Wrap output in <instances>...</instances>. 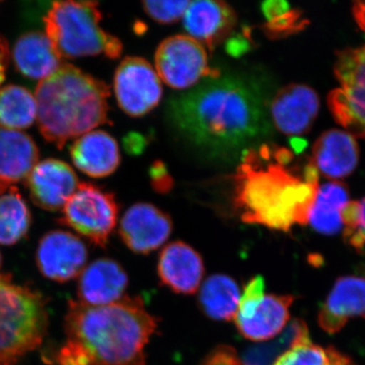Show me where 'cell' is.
I'll use <instances>...</instances> for the list:
<instances>
[{"mask_svg":"<svg viewBox=\"0 0 365 365\" xmlns=\"http://www.w3.org/2000/svg\"><path fill=\"white\" fill-rule=\"evenodd\" d=\"M167 114L178 135L209 160H234L271 131L263 86L240 74L208 78L170 98Z\"/></svg>","mask_w":365,"mask_h":365,"instance_id":"cell-1","label":"cell"},{"mask_svg":"<svg viewBox=\"0 0 365 365\" xmlns=\"http://www.w3.org/2000/svg\"><path fill=\"white\" fill-rule=\"evenodd\" d=\"M118 213L114 194L90 182H81L62 209L59 222L104 248L116 227Z\"/></svg>","mask_w":365,"mask_h":365,"instance_id":"cell-8","label":"cell"},{"mask_svg":"<svg viewBox=\"0 0 365 365\" xmlns=\"http://www.w3.org/2000/svg\"><path fill=\"white\" fill-rule=\"evenodd\" d=\"M9 62V48L6 40L0 36V85L6 78V71Z\"/></svg>","mask_w":365,"mask_h":365,"instance_id":"cell-35","label":"cell"},{"mask_svg":"<svg viewBox=\"0 0 365 365\" xmlns=\"http://www.w3.org/2000/svg\"><path fill=\"white\" fill-rule=\"evenodd\" d=\"M319 110V96L313 88L290 83L276 93L269 112L277 130L287 135H302L311 130Z\"/></svg>","mask_w":365,"mask_h":365,"instance_id":"cell-14","label":"cell"},{"mask_svg":"<svg viewBox=\"0 0 365 365\" xmlns=\"http://www.w3.org/2000/svg\"><path fill=\"white\" fill-rule=\"evenodd\" d=\"M1 264H2V257H1V254H0V267H1Z\"/></svg>","mask_w":365,"mask_h":365,"instance_id":"cell-38","label":"cell"},{"mask_svg":"<svg viewBox=\"0 0 365 365\" xmlns=\"http://www.w3.org/2000/svg\"><path fill=\"white\" fill-rule=\"evenodd\" d=\"M47 304L40 292L0 273V365H18L42 344L49 326Z\"/></svg>","mask_w":365,"mask_h":365,"instance_id":"cell-5","label":"cell"},{"mask_svg":"<svg viewBox=\"0 0 365 365\" xmlns=\"http://www.w3.org/2000/svg\"><path fill=\"white\" fill-rule=\"evenodd\" d=\"M13 59L23 76L40 81L49 78L63 66L49 38L42 32L21 35L14 46Z\"/></svg>","mask_w":365,"mask_h":365,"instance_id":"cell-22","label":"cell"},{"mask_svg":"<svg viewBox=\"0 0 365 365\" xmlns=\"http://www.w3.org/2000/svg\"><path fill=\"white\" fill-rule=\"evenodd\" d=\"M155 67L160 78L174 90H186L204 78L220 76L209 66L204 46L190 36L163 40L155 52Z\"/></svg>","mask_w":365,"mask_h":365,"instance_id":"cell-9","label":"cell"},{"mask_svg":"<svg viewBox=\"0 0 365 365\" xmlns=\"http://www.w3.org/2000/svg\"><path fill=\"white\" fill-rule=\"evenodd\" d=\"M274 365H356L353 360L333 347L324 348L302 343L288 350Z\"/></svg>","mask_w":365,"mask_h":365,"instance_id":"cell-29","label":"cell"},{"mask_svg":"<svg viewBox=\"0 0 365 365\" xmlns=\"http://www.w3.org/2000/svg\"><path fill=\"white\" fill-rule=\"evenodd\" d=\"M234 177V205L242 222L288 232L307 225L318 191V170L307 163L292 165L294 153L270 143L242 155Z\"/></svg>","mask_w":365,"mask_h":365,"instance_id":"cell-2","label":"cell"},{"mask_svg":"<svg viewBox=\"0 0 365 365\" xmlns=\"http://www.w3.org/2000/svg\"><path fill=\"white\" fill-rule=\"evenodd\" d=\"M188 0H176V1H143V7L148 16L153 21L162 25H170L176 23L184 16L190 6Z\"/></svg>","mask_w":365,"mask_h":365,"instance_id":"cell-32","label":"cell"},{"mask_svg":"<svg viewBox=\"0 0 365 365\" xmlns=\"http://www.w3.org/2000/svg\"><path fill=\"white\" fill-rule=\"evenodd\" d=\"M7 190V185L4 184V182H0V195L4 193Z\"/></svg>","mask_w":365,"mask_h":365,"instance_id":"cell-37","label":"cell"},{"mask_svg":"<svg viewBox=\"0 0 365 365\" xmlns=\"http://www.w3.org/2000/svg\"><path fill=\"white\" fill-rule=\"evenodd\" d=\"M266 21L264 30L270 38H283L302 30L307 21L299 11H295L285 1H268L262 6Z\"/></svg>","mask_w":365,"mask_h":365,"instance_id":"cell-30","label":"cell"},{"mask_svg":"<svg viewBox=\"0 0 365 365\" xmlns=\"http://www.w3.org/2000/svg\"><path fill=\"white\" fill-rule=\"evenodd\" d=\"M356 318L365 319V276L340 277L319 309V325L334 335Z\"/></svg>","mask_w":365,"mask_h":365,"instance_id":"cell-17","label":"cell"},{"mask_svg":"<svg viewBox=\"0 0 365 365\" xmlns=\"http://www.w3.org/2000/svg\"><path fill=\"white\" fill-rule=\"evenodd\" d=\"M38 160L39 150L32 137L0 128V182L9 186L26 180Z\"/></svg>","mask_w":365,"mask_h":365,"instance_id":"cell-23","label":"cell"},{"mask_svg":"<svg viewBox=\"0 0 365 365\" xmlns=\"http://www.w3.org/2000/svg\"><path fill=\"white\" fill-rule=\"evenodd\" d=\"M353 16L357 25L365 32V1H357L353 4Z\"/></svg>","mask_w":365,"mask_h":365,"instance_id":"cell-36","label":"cell"},{"mask_svg":"<svg viewBox=\"0 0 365 365\" xmlns=\"http://www.w3.org/2000/svg\"><path fill=\"white\" fill-rule=\"evenodd\" d=\"M114 90L122 111L135 118L153 111L163 96L158 72L141 57H127L120 63L115 73Z\"/></svg>","mask_w":365,"mask_h":365,"instance_id":"cell-11","label":"cell"},{"mask_svg":"<svg viewBox=\"0 0 365 365\" xmlns=\"http://www.w3.org/2000/svg\"><path fill=\"white\" fill-rule=\"evenodd\" d=\"M64 327L57 365H145L146 345L158 319L139 297L104 307L71 300Z\"/></svg>","mask_w":365,"mask_h":365,"instance_id":"cell-3","label":"cell"},{"mask_svg":"<svg viewBox=\"0 0 365 365\" xmlns=\"http://www.w3.org/2000/svg\"><path fill=\"white\" fill-rule=\"evenodd\" d=\"M359 160V144L349 132L338 129L324 132L314 144L312 163L330 179L349 176Z\"/></svg>","mask_w":365,"mask_h":365,"instance_id":"cell-20","label":"cell"},{"mask_svg":"<svg viewBox=\"0 0 365 365\" xmlns=\"http://www.w3.org/2000/svg\"><path fill=\"white\" fill-rule=\"evenodd\" d=\"M30 209L16 187H9L0 195V245L13 246L21 241L30 230Z\"/></svg>","mask_w":365,"mask_h":365,"instance_id":"cell-27","label":"cell"},{"mask_svg":"<svg viewBox=\"0 0 365 365\" xmlns=\"http://www.w3.org/2000/svg\"><path fill=\"white\" fill-rule=\"evenodd\" d=\"M101 20L98 2H53L44 16L46 35L61 59L102 54L119 58L123 45L101 28Z\"/></svg>","mask_w":365,"mask_h":365,"instance_id":"cell-6","label":"cell"},{"mask_svg":"<svg viewBox=\"0 0 365 365\" xmlns=\"http://www.w3.org/2000/svg\"><path fill=\"white\" fill-rule=\"evenodd\" d=\"M349 203L347 187L340 182L319 186L307 223L319 234H338L343 227L342 211Z\"/></svg>","mask_w":365,"mask_h":365,"instance_id":"cell-24","label":"cell"},{"mask_svg":"<svg viewBox=\"0 0 365 365\" xmlns=\"http://www.w3.org/2000/svg\"><path fill=\"white\" fill-rule=\"evenodd\" d=\"M128 284V275L117 261L98 259L79 276V302L88 306H109L122 299Z\"/></svg>","mask_w":365,"mask_h":365,"instance_id":"cell-19","label":"cell"},{"mask_svg":"<svg viewBox=\"0 0 365 365\" xmlns=\"http://www.w3.org/2000/svg\"><path fill=\"white\" fill-rule=\"evenodd\" d=\"M334 72L339 88L329 93V109L351 135L365 139V45L337 52Z\"/></svg>","mask_w":365,"mask_h":365,"instance_id":"cell-7","label":"cell"},{"mask_svg":"<svg viewBox=\"0 0 365 365\" xmlns=\"http://www.w3.org/2000/svg\"><path fill=\"white\" fill-rule=\"evenodd\" d=\"M41 134L58 148L109 123V86L71 64H63L36 88Z\"/></svg>","mask_w":365,"mask_h":365,"instance_id":"cell-4","label":"cell"},{"mask_svg":"<svg viewBox=\"0 0 365 365\" xmlns=\"http://www.w3.org/2000/svg\"><path fill=\"white\" fill-rule=\"evenodd\" d=\"M158 277L163 284L180 294L198 292L205 273L202 257L186 242H173L160 255Z\"/></svg>","mask_w":365,"mask_h":365,"instance_id":"cell-18","label":"cell"},{"mask_svg":"<svg viewBox=\"0 0 365 365\" xmlns=\"http://www.w3.org/2000/svg\"><path fill=\"white\" fill-rule=\"evenodd\" d=\"M88 261V249L79 237L66 230H52L41 239L36 262L41 274L56 282L81 275Z\"/></svg>","mask_w":365,"mask_h":365,"instance_id":"cell-12","label":"cell"},{"mask_svg":"<svg viewBox=\"0 0 365 365\" xmlns=\"http://www.w3.org/2000/svg\"><path fill=\"white\" fill-rule=\"evenodd\" d=\"M237 21V14L230 4L215 0L190 2L182 16L185 30L190 37L209 50H215L227 39Z\"/></svg>","mask_w":365,"mask_h":365,"instance_id":"cell-16","label":"cell"},{"mask_svg":"<svg viewBox=\"0 0 365 365\" xmlns=\"http://www.w3.org/2000/svg\"><path fill=\"white\" fill-rule=\"evenodd\" d=\"M26 182L33 202L47 211L62 210L79 185L71 165L55 158L38 163Z\"/></svg>","mask_w":365,"mask_h":365,"instance_id":"cell-15","label":"cell"},{"mask_svg":"<svg viewBox=\"0 0 365 365\" xmlns=\"http://www.w3.org/2000/svg\"><path fill=\"white\" fill-rule=\"evenodd\" d=\"M309 342V329L304 321L294 319L270 342L250 348L242 355V365H274L288 350Z\"/></svg>","mask_w":365,"mask_h":365,"instance_id":"cell-28","label":"cell"},{"mask_svg":"<svg viewBox=\"0 0 365 365\" xmlns=\"http://www.w3.org/2000/svg\"><path fill=\"white\" fill-rule=\"evenodd\" d=\"M241 299L239 284L223 274L210 276L199 294V306L206 316L215 321H232L237 316Z\"/></svg>","mask_w":365,"mask_h":365,"instance_id":"cell-25","label":"cell"},{"mask_svg":"<svg viewBox=\"0 0 365 365\" xmlns=\"http://www.w3.org/2000/svg\"><path fill=\"white\" fill-rule=\"evenodd\" d=\"M150 174L151 179H153V188L160 192V193H165V192L170 191L173 184L172 178L168 174L163 163H153Z\"/></svg>","mask_w":365,"mask_h":365,"instance_id":"cell-34","label":"cell"},{"mask_svg":"<svg viewBox=\"0 0 365 365\" xmlns=\"http://www.w3.org/2000/svg\"><path fill=\"white\" fill-rule=\"evenodd\" d=\"M71 155L74 165L91 178L110 176L121 160L116 139L102 130L76 139L71 146Z\"/></svg>","mask_w":365,"mask_h":365,"instance_id":"cell-21","label":"cell"},{"mask_svg":"<svg viewBox=\"0 0 365 365\" xmlns=\"http://www.w3.org/2000/svg\"><path fill=\"white\" fill-rule=\"evenodd\" d=\"M345 242L356 250H365V198L353 201L346 205L342 211Z\"/></svg>","mask_w":365,"mask_h":365,"instance_id":"cell-31","label":"cell"},{"mask_svg":"<svg viewBox=\"0 0 365 365\" xmlns=\"http://www.w3.org/2000/svg\"><path fill=\"white\" fill-rule=\"evenodd\" d=\"M201 365H242V357L235 348L220 345L204 357Z\"/></svg>","mask_w":365,"mask_h":365,"instance_id":"cell-33","label":"cell"},{"mask_svg":"<svg viewBox=\"0 0 365 365\" xmlns=\"http://www.w3.org/2000/svg\"><path fill=\"white\" fill-rule=\"evenodd\" d=\"M37 101L28 88L16 85L0 88V128H29L37 119Z\"/></svg>","mask_w":365,"mask_h":365,"instance_id":"cell-26","label":"cell"},{"mask_svg":"<svg viewBox=\"0 0 365 365\" xmlns=\"http://www.w3.org/2000/svg\"><path fill=\"white\" fill-rule=\"evenodd\" d=\"M173 230L167 213L150 203H136L125 212L119 232L124 244L136 254H150L163 246Z\"/></svg>","mask_w":365,"mask_h":365,"instance_id":"cell-13","label":"cell"},{"mask_svg":"<svg viewBox=\"0 0 365 365\" xmlns=\"http://www.w3.org/2000/svg\"><path fill=\"white\" fill-rule=\"evenodd\" d=\"M292 295H266L259 289L242 292L235 325L246 339L264 342L277 337L289 321Z\"/></svg>","mask_w":365,"mask_h":365,"instance_id":"cell-10","label":"cell"}]
</instances>
